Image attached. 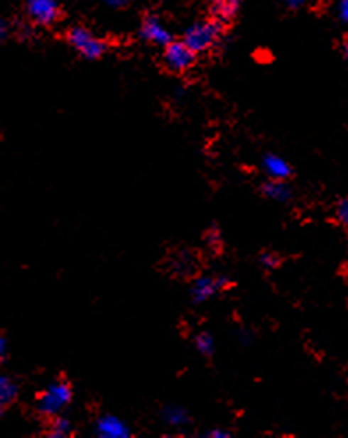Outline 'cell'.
<instances>
[{"label":"cell","mask_w":348,"mask_h":438,"mask_svg":"<svg viewBox=\"0 0 348 438\" xmlns=\"http://www.w3.org/2000/svg\"><path fill=\"white\" fill-rule=\"evenodd\" d=\"M72 401V389L66 380H55V382L48 383L43 389V393L38 396L36 401V408L39 414L46 419L62 415Z\"/></svg>","instance_id":"6da1fadb"},{"label":"cell","mask_w":348,"mask_h":438,"mask_svg":"<svg viewBox=\"0 0 348 438\" xmlns=\"http://www.w3.org/2000/svg\"><path fill=\"white\" fill-rule=\"evenodd\" d=\"M221 38V25L216 20L198 21L193 23L184 34L183 41L193 50L195 53L209 52Z\"/></svg>","instance_id":"7a4b0ae2"},{"label":"cell","mask_w":348,"mask_h":438,"mask_svg":"<svg viewBox=\"0 0 348 438\" xmlns=\"http://www.w3.org/2000/svg\"><path fill=\"white\" fill-rule=\"evenodd\" d=\"M67 41H70L72 48L87 60L101 59L103 53L107 52V45H104V41H101L99 38L90 34V32L83 27H72L70 34H67Z\"/></svg>","instance_id":"3957f363"},{"label":"cell","mask_w":348,"mask_h":438,"mask_svg":"<svg viewBox=\"0 0 348 438\" xmlns=\"http://www.w3.org/2000/svg\"><path fill=\"white\" fill-rule=\"evenodd\" d=\"M228 280L216 274H207V276L195 278L190 285V299L193 304H204L207 300L219 295L221 292L227 290Z\"/></svg>","instance_id":"277c9868"},{"label":"cell","mask_w":348,"mask_h":438,"mask_svg":"<svg viewBox=\"0 0 348 438\" xmlns=\"http://www.w3.org/2000/svg\"><path fill=\"white\" fill-rule=\"evenodd\" d=\"M163 60H165V66L173 73H186L193 67L197 53L184 41H172L165 46Z\"/></svg>","instance_id":"5b68a950"},{"label":"cell","mask_w":348,"mask_h":438,"mask_svg":"<svg viewBox=\"0 0 348 438\" xmlns=\"http://www.w3.org/2000/svg\"><path fill=\"white\" fill-rule=\"evenodd\" d=\"M27 13L38 25H52L59 20V4L55 0H27Z\"/></svg>","instance_id":"8992f818"},{"label":"cell","mask_w":348,"mask_h":438,"mask_svg":"<svg viewBox=\"0 0 348 438\" xmlns=\"http://www.w3.org/2000/svg\"><path fill=\"white\" fill-rule=\"evenodd\" d=\"M94 432L99 438H128L131 437V429L117 415H101L96 421Z\"/></svg>","instance_id":"52a82bcc"},{"label":"cell","mask_w":348,"mask_h":438,"mask_svg":"<svg viewBox=\"0 0 348 438\" xmlns=\"http://www.w3.org/2000/svg\"><path fill=\"white\" fill-rule=\"evenodd\" d=\"M141 35H143L145 41L152 43V45L166 46L168 43H172V35H170L168 28L156 16L145 18L143 25H141Z\"/></svg>","instance_id":"ba28073f"},{"label":"cell","mask_w":348,"mask_h":438,"mask_svg":"<svg viewBox=\"0 0 348 438\" xmlns=\"http://www.w3.org/2000/svg\"><path fill=\"white\" fill-rule=\"evenodd\" d=\"M262 170L269 179L288 180L292 177L293 170L285 158L278 154H266L262 158Z\"/></svg>","instance_id":"9c48e42d"},{"label":"cell","mask_w":348,"mask_h":438,"mask_svg":"<svg viewBox=\"0 0 348 438\" xmlns=\"http://www.w3.org/2000/svg\"><path fill=\"white\" fill-rule=\"evenodd\" d=\"M260 191H262L263 197L269 198V200L273 202H278V204H286V202L292 200L293 197L288 180L267 179L266 182L260 186Z\"/></svg>","instance_id":"30bf717a"},{"label":"cell","mask_w":348,"mask_h":438,"mask_svg":"<svg viewBox=\"0 0 348 438\" xmlns=\"http://www.w3.org/2000/svg\"><path fill=\"white\" fill-rule=\"evenodd\" d=\"M161 419L165 425L172 426V428H184L190 422V415L179 405H166L161 410Z\"/></svg>","instance_id":"8fae6325"},{"label":"cell","mask_w":348,"mask_h":438,"mask_svg":"<svg viewBox=\"0 0 348 438\" xmlns=\"http://www.w3.org/2000/svg\"><path fill=\"white\" fill-rule=\"evenodd\" d=\"M18 398V385L11 376L0 371V414L14 403Z\"/></svg>","instance_id":"7c38bea8"},{"label":"cell","mask_w":348,"mask_h":438,"mask_svg":"<svg viewBox=\"0 0 348 438\" xmlns=\"http://www.w3.org/2000/svg\"><path fill=\"white\" fill-rule=\"evenodd\" d=\"M72 435V425L70 419L62 417V415H57V417L50 419V428H48V437L52 438H67Z\"/></svg>","instance_id":"4fadbf2b"},{"label":"cell","mask_w":348,"mask_h":438,"mask_svg":"<svg viewBox=\"0 0 348 438\" xmlns=\"http://www.w3.org/2000/svg\"><path fill=\"white\" fill-rule=\"evenodd\" d=\"M241 0H214V13L219 20H232L237 14Z\"/></svg>","instance_id":"5bb4252c"},{"label":"cell","mask_w":348,"mask_h":438,"mask_svg":"<svg viewBox=\"0 0 348 438\" xmlns=\"http://www.w3.org/2000/svg\"><path fill=\"white\" fill-rule=\"evenodd\" d=\"M195 349H197L198 354L202 356L210 357L214 352H216V341H214V336L209 334V332H200L195 338Z\"/></svg>","instance_id":"9a60e30c"},{"label":"cell","mask_w":348,"mask_h":438,"mask_svg":"<svg viewBox=\"0 0 348 438\" xmlns=\"http://www.w3.org/2000/svg\"><path fill=\"white\" fill-rule=\"evenodd\" d=\"M259 262H260V265L266 267L267 270H273V269H278L279 263H281V258H279L276 253L266 251V253H262V255H260Z\"/></svg>","instance_id":"2e32d148"},{"label":"cell","mask_w":348,"mask_h":438,"mask_svg":"<svg viewBox=\"0 0 348 438\" xmlns=\"http://www.w3.org/2000/svg\"><path fill=\"white\" fill-rule=\"evenodd\" d=\"M336 219L348 230V198H342L336 204Z\"/></svg>","instance_id":"e0dca14e"},{"label":"cell","mask_w":348,"mask_h":438,"mask_svg":"<svg viewBox=\"0 0 348 438\" xmlns=\"http://www.w3.org/2000/svg\"><path fill=\"white\" fill-rule=\"evenodd\" d=\"M338 13H339V18L348 23V0H342V2H339Z\"/></svg>","instance_id":"ac0fdd59"},{"label":"cell","mask_w":348,"mask_h":438,"mask_svg":"<svg viewBox=\"0 0 348 438\" xmlns=\"http://www.w3.org/2000/svg\"><path fill=\"white\" fill-rule=\"evenodd\" d=\"M7 34H9V27H7L6 20H2V18H0V45L6 41Z\"/></svg>","instance_id":"d6986e66"},{"label":"cell","mask_w":348,"mask_h":438,"mask_svg":"<svg viewBox=\"0 0 348 438\" xmlns=\"http://www.w3.org/2000/svg\"><path fill=\"white\" fill-rule=\"evenodd\" d=\"M6 356H7V341L4 336H0V363L6 359Z\"/></svg>","instance_id":"ffe728a7"},{"label":"cell","mask_w":348,"mask_h":438,"mask_svg":"<svg viewBox=\"0 0 348 438\" xmlns=\"http://www.w3.org/2000/svg\"><path fill=\"white\" fill-rule=\"evenodd\" d=\"M207 437H212V438H227L230 437V433L227 432V429H214V432H209Z\"/></svg>","instance_id":"44dd1931"},{"label":"cell","mask_w":348,"mask_h":438,"mask_svg":"<svg viewBox=\"0 0 348 438\" xmlns=\"http://www.w3.org/2000/svg\"><path fill=\"white\" fill-rule=\"evenodd\" d=\"M103 2L110 7H124L128 0H103Z\"/></svg>","instance_id":"7402d4cb"},{"label":"cell","mask_w":348,"mask_h":438,"mask_svg":"<svg viewBox=\"0 0 348 438\" xmlns=\"http://www.w3.org/2000/svg\"><path fill=\"white\" fill-rule=\"evenodd\" d=\"M286 4H288L290 7H300L306 4V0H286Z\"/></svg>","instance_id":"603a6c76"},{"label":"cell","mask_w":348,"mask_h":438,"mask_svg":"<svg viewBox=\"0 0 348 438\" xmlns=\"http://www.w3.org/2000/svg\"><path fill=\"white\" fill-rule=\"evenodd\" d=\"M345 55H347V59H348V34H347V39H345Z\"/></svg>","instance_id":"cb8c5ba5"}]
</instances>
